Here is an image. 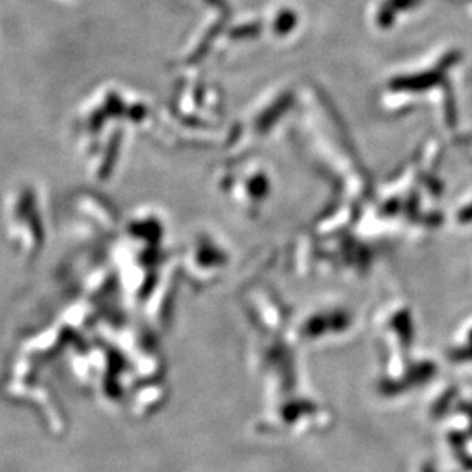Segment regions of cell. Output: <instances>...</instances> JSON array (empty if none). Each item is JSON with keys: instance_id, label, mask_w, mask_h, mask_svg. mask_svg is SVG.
<instances>
[]
</instances>
